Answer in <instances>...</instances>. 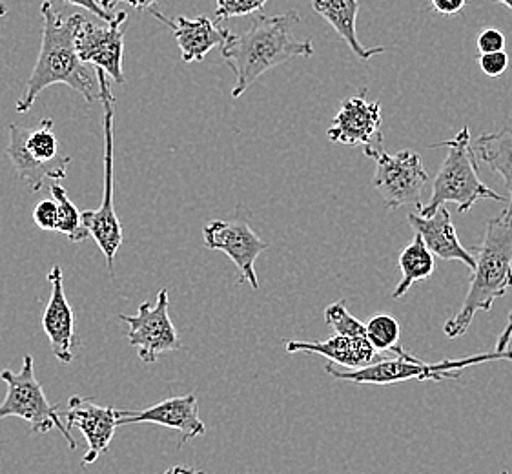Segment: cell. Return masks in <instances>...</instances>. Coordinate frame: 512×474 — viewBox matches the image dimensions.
I'll list each match as a JSON object with an SVG mask.
<instances>
[{
    "label": "cell",
    "mask_w": 512,
    "mask_h": 474,
    "mask_svg": "<svg viewBox=\"0 0 512 474\" xmlns=\"http://www.w3.org/2000/svg\"><path fill=\"white\" fill-rule=\"evenodd\" d=\"M41 15V53L15 108L17 114L30 112L37 97L53 84H66L88 103H101L97 75H93L90 66L79 59L75 50V37L81 24V13H73L68 19H64L61 13L53 8L50 0H44Z\"/></svg>",
    "instance_id": "obj_1"
},
{
    "label": "cell",
    "mask_w": 512,
    "mask_h": 474,
    "mask_svg": "<svg viewBox=\"0 0 512 474\" xmlns=\"http://www.w3.org/2000/svg\"><path fill=\"white\" fill-rule=\"evenodd\" d=\"M301 22L297 11L285 15H256L243 33H232L221 44L226 66L236 77L232 97L237 99L261 75L296 57H312V41H297L294 28Z\"/></svg>",
    "instance_id": "obj_2"
},
{
    "label": "cell",
    "mask_w": 512,
    "mask_h": 474,
    "mask_svg": "<svg viewBox=\"0 0 512 474\" xmlns=\"http://www.w3.org/2000/svg\"><path fill=\"white\" fill-rule=\"evenodd\" d=\"M476 267L471 285L456 316L445 323L447 338H460L471 327L478 312H489L494 301L512 287V219L505 216L489 219L482 243L474 248Z\"/></svg>",
    "instance_id": "obj_3"
},
{
    "label": "cell",
    "mask_w": 512,
    "mask_h": 474,
    "mask_svg": "<svg viewBox=\"0 0 512 474\" xmlns=\"http://www.w3.org/2000/svg\"><path fill=\"white\" fill-rule=\"evenodd\" d=\"M436 146H447L449 152L434 179L431 199L427 201V205L418 208L421 217H431L438 208L445 207L447 203H456L458 212L465 214L482 199H492L498 203L507 201L502 194H496L483 183L480 177V161L472 150L471 132L467 126H463L454 139L438 143L432 148Z\"/></svg>",
    "instance_id": "obj_4"
},
{
    "label": "cell",
    "mask_w": 512,
    "mask_h": 474,
    "mask_svg": "<svg viewBox=\"0 0 512 474\" xmlns=\"http://www.w3.org/2000/svg\"><path fill=\"white\" fill-rule=\"evenodd\" d=\"M511 361L512 351H494L485 352V354H474L467 358H458V360L441 361H423L410 356L409 352H396V358H387V360L372 361L363 369L356 371H338L334 363H327L325 371L341 382L363 383V385H392V383L401 382H441V380H458L461 371L474 365H482L489 361Z\"/></svg>",
    "instance_id": "obj_5"
},
{
    "label": "cell",
    "mask_w": 512,
    "mask_h": 474,
    "mask_svg": "<svg viewBox=\"0 0 512 474\" xmlns=\"http://www.w3.org/2000/svg\"><path fill=\"white\" fill-rule=\"evenodd\" d=\"M55 124L44 117L35 126L10 124V145L6 154L17 176L30 192H41L50 181H61L72 165L70 155L61 154Z\"/></svg>",
    "instance_id": "obj_6"
},
{
    "label": "cell",
    "mask_w": 512,
    "mask_h": 474,
    "mask_svg": "<svg viewBox=\"0 0 512 474\" xmlns=\"http://www.w3.org/2000/svg\"><path fill=\"white\" fill-rule=\"evenodd\" d=\"M97 81L103 104L104 128V192L103 203L97 210L82 212V225L95 239L97 247L106 258L110 276H115V256L123 245L124 232L121 219L113 207V117H115V97L110 88V77L97 68Z\"/></svg>",
    "instance_id": "obj_7"
},
{
    "label": "cell",
    "mask_w": 512,
    "mask_h": 474,
    "mask_svg": "<svg viewBox=\"0 0 512 474\" xmlns=\"http://www.w3.org/2000/svg\"><path fill=\"white\" fill-rule=\"evenodd\" d=\"M22 363L24 365L19 374L10 369L0 372V380L8 385L6 398L0 403V420L17 416L30 423L31 433L35 434H46L57 429L70 444V449H77V442L62 422L59 407L48 402L41 382L35 376V361L30 354L24 356Z\"/></svg>",
    "instance_id": "obj_8"
},
{
    "label": "cell",
    "mask_w": 512,
    "mask_h": 474,
    "mask_svg": "<svg viewBox=\"0 0 512 474\" xmlns=\"http://www.w3.org/2000/svg\"><path fill=\"white\" fill-rule=\"evenodd\" d=\"M365 154L376 163L372 185L385 207L389 210H398L407 205L421 208L429 185V174L420 155L410 150H401L392 155L372 146L365 148Z\"/></svg>",
    "instance_id": "obj_9"
},
{
    "label": "cell",
    "mask_w": 512,
    "mask_h": 474,
    "mask_svg": "<svg viewBox=\"0 0 512 474\" xmlns=\"http://www.w3.org/2000/svg\"><path fill=\"white\" fill-rule=\"evenodd\" d=\"M168 289L159 290L157 301H143L135 316L119 314V320L128 325V341L137 349L139 360L154 365L163 352L179 351L183 347L174 323L168 314Z\"/></svg>",
    "instance_id": "obj_10"
},
{
    "label": "cell",
    "mask_w": 512,
    "mask_h": 474,
    "mask_svg": "<svg viewBox=\"0 0 512 474\" xmlns=\"http://www.w3.org/2000/svg\"><path fill=\"white\" fill-rule=\"evenodd\" d=\"M203 241L210 250H219L232 259L239 272L237 283H250L259 289L256 261L270 245L257 236L246 219H214L203 228Z\"/></svg>",
    "instance_id": "obj_11"
},
{
    "label": "cell",
    "mask_w": 512,
    "mask_h": 474,
    "mask_svg": "<svg viewBox=\"0 0 512 474\" xmlns=\"http://www.w3.org/2000/svg\"><path fill=\"white\" fill-rule=\"evenodd\" d=\"M126 22V11H119L112 22H106V26L93 24L82 17L75 37V50L79 59L103 70L110 77V81L117 84L126 83L123 72Z\"/></svg>",
    "instance_id": "obj_12"
},
{
    "label": "cell",
    "mask_w": 512,
    "mask_h": 474,
    "mask_svg": "<svg viewBox=\"0 0 512 474\" xmlns=\"http://www.w3.org/2000/svg\"><path fill=\"white\" fill-rule=\"evenodd\" d=\"M381 123V104L367 101L365 90L341 103L332 126L328 128V139L339 145L379 148L383 143Z\"/></svg>",
    "instance_id": "obj_13"
},
{
    "label": "cell",
    "mask_w": 512,
    "mask_h": 474,
    "mask_svg": "<svg viewBox=\"0 0 512 474\" xmlns=\"http://www.w3.org/2000/svg\"><path fill=\"white\" fill-rule=\"evenodd\" d=\"M117 409L112 405H97L93 398H82V396H72L68 402V409L62 413V422L68 431L77 427L82 436L86 438L88 451L82 456L81 465L95 464L101 454L108 451L112 444L115 429L119 427L117 423Z\"/></svg>",
    "instance_id": "obj_14"
},
{
    "label": "cell",
    "mask_w": 512,
    "mask_h": 474,
    "mask_svg": "<svg viewBox=\"0 0 512 474\" xmlns=\"http://www.w3.org/2000/svg\"><path fill=\"white\" fill-rule=\"evenodd\" d=\"M115 414H117L119 425L155 423V425H163V427L179 431L181 433L179 447L206 433V425L199 418L195 392H190L185 396L166 398L163 402L155 403V405L139 409V411H117Z\"/></svg>",
    "instance_id": "obj_15"
},
{
    "label": "cell",
    "mask_w": 512,
    "mask_h": 474,
    "mask_svg": "<svg viewBox=\"0 0 512 474\" xmlns=\"http://www.w3.org/2000/svg\"><path fill=\"white\" fill-rule=\"evenodd\" d=\"M64 276L59 265H53L48 281L52 285L50 301L42 316V329L46 332L53 356L61 363H72L73 351L79 345L75 338V316H73L72 305L66 298L64 292Z\"/></svg>",
    "instance_id": "obj_16"
},
{
    "label": "cell",
    "mask_w": 512,
    "mask_h": 474,
    "mask_svg": "<svg viewBox=\"0 0 512 474\" xmlns=\"http://www.w3.org/2000/svg\"><path fill=\"white\" fill-rule=\"evenodd\" d=\"M157 21L163 22L174 33L175 42L181 50V59L185 62H201L216 46H221L230 35V31L221 26V22L208 17L186 19L177 17L168 19L161 11L150 10Z\"/></svg>",
    "instance_id": "obj_17"
},
{
    "label": "cell",
    "mask_w": 512,
    "mask_h": 474,
    "mask_svg": "<svg viewBox=\"0 0 512 474\" xmlns=\"http://www.w3.org/2000/svg\"><path fill=\"white\" fill-rule=\"evenodd\" d=\"M409 225L423 239L434 258L438 256L443 261H460L471 270L476 267L474 254L461 245L456 227L452 223L451 212L447 208H438L431 217L409 214Z\"/></svg>",
    "instance_id": "obj_18"
},
{
    "label": "cell",
    "mask_w": 512,
    "mask_h": 474,
    "mask_svg": "<svg viewBox=\"0 0 512 474\" xmlns=\"http://www.w3.org/2000/svg\"><path fill=\"white\" fill-rule=\"evenodd\" d=\"M285 351L288 354L307 352V354H319L327 358L328 363H338L341 367L356 371L370 365L376 360L378 352L370 345L365 336H341L334 334L325 341H287Z\"/></svg>",
    "instance_id": "obj_19"
},
{
    "label": "cell",
    "mask_w": 512,
    "mask_h": 474,
    "mask_svg": "<svg viewBox=\"0 0 512 474\" xmlns=\"http://www.w3.org/2000/svg\"><path fill=\"white\" fill-rule=\"evenodd\" d=\"M312 8L336 30L343 41L347 42V46L356 53L359 61H370L372 57L387 52L383 46L367 50L365 44L359 42L356 31L359 0H312Z\"/></svg>",
    "instance_id": "obj_20"
},
{
    "label": "cell",
    "mask_w": 512,
    "mask_h": 474,
    "mask_svg": "<svg viewBox=\"0 0 512 474\" xmlns=\"http://www.w3.org/2000/svg\"><path fill=\"white\" fill-rule=\"evenodd\" d=\"M472 150L483 165L489 166L494 174L502 176L509 192V207L502 216L512 219V124L500 128L498 132L483 134L474 141Z\"/></svg>",
    "instance_id": "obj_21"
},
{
    "label": "cell",
    "mask_w": 512,
    "mask_h": 474,
    "mask_svg": "<svg viewBox=\"0 0 512 474\" xmlns=\"http://www.w3.org/2000/svg\"><path fill=\"white\" fill-rule=\"evenodd\" d=\"M398 263H400L403 278H401L400 285L392 292V299L403 298L414 283L431 278L434 268H436L434 254L418 234L414 236L407 247L403 248Z\"/></svg>",
    "instance_id": "obj_22"
},
{
    "label": "cell",
    "mask_w": 512,
    "mask_h": 474,
    "mask_svg": "<svg viewBox=\"0 0 512 474\" xmlns=\"http://www.w3.org/2000/svg\"><path fill=\"white\" fill-rule=\"evenodd\" d=\"M50 188V196L57 203V230L62 236L68 237L73 243H79L88 239L90 234L86 227L82 225L81 212L75 207L72 199L68 197V192L64 190V186L59 185L57 181L48 183Z\"/></svg>",
    "instance_id": "obj_23"
},
{
    "label": "cell",
    "mask_w": 512,
    "mask_h": 474,
    "mask_svg": "<svg viewBox=\"0 0 512 474\" xmlns=\"http://www.w3.org/2000/svg\"><path fill=\"white\" fill-rule=\"evenodd\" d=\"M400 336V323L390 314H376L365 323V338L378 354L398 351Z\"/></svg>",
    "instance_id": "obj_24"
},
{
    "label": "cell",
    "mask_w": 512,
    "mask_h": 474,
    "mask_svg": "<svg viewBox=\"0 0 512 474\" xmlns=\"http://www.w3.org/2000/svg\"><path fill=\"white\" fill-rule=\"evenodd\" d=\"M325 323L332 327L334 334L341 336H365V325L354 318L347 309V301L339 299L325 309Z\"/></svg>",
    "instance_id": "obj_25"
},
{
    "label": "cell",
    "mask_w": 512,
    "mask_h": 474,
    "mask_svg": "<svg viewBox=\"0 0 512 474\" xmlns=\"http://www.w3.org/2000/svg\"><path fill=\"white\" fill-rule=\"evenodd\" d=\"M268 0H217V21L254 15L263 10Z\"/></svg>",
    "instance_id": "obj_26"
},
{
    "label": "cell",
    "mask_w": 512,
    "mask_h": 474,
    "mask_svg": "<svg viewBox=\"0 0 512 474\" xmlns=\"http://www.w3.org/2000/svg\"><path fill=\"white\" fill-rule=\"evenodd\" d=\"M33 221L35 225L46 230V232H55L57 230V203L50 199H42L35 208H33Z\"/></svg>",
    "instance_id": "obj_27"
},
{
    "label": "cell",
    "mask_w": 512,
    "mask_h": 474,
    "mask_svg": "<svg viewBox=\"0 0 512 474\" xmlns=\"http://www.w3.org/2000/svg\"><path fill=\"white\" fill-rule=\"evenodd\" d=\"M478 64L487 77H502L509 68V55L505 52L480 53Z\"/></svg>",
    "instance_id": "obj_28"
},
{
    "label": "cell",
    "mask_w": 512,
    "mask_h": 474,
    "mask_svg": "<svg viewBox=\"0 0 512 474\" xmlns=\"http://www.w3.org/2000/svg\"><path fill=\"white\" fill-rule=\"evenodd\" d=\"M478 52L480 53H496L505 50V35L496 28H485L478 35Z\"/></svg>",
    "instance_id": "obj_29"
},
{
    "label": "cell",
    "mask_w": 512,
    "mask_h": 474,
    "mask_svg": "<svg viewBox=\"0 0 512 474\" xmlns=\"http://www.w3.org/2000/svg\"><path fill=\"white\" fill-rule=\"evenodd\" d=\"M66 4H72V6H79L82 10L92 13L95 17L103 19L104 22H112L115 19V15H112L110 11L104 10L99 0H64Z\"/></svg>",
    "instance_id": "obj_30"
},
{
    "label": "cell",
    "mask_w": 512,
    "mask_h": 474,
    "mask_svg": "<svg viewBox=\"0 0 512 474\" xmlns=\"http://www.w3.org/2000/svg\"><path fill=\"white\" fill-rule=\"evenodd\" d=\"M431 4L432 10L438 11L445 17H451V15H458L467 6V0H431Z\"/></svg>",
    "instance_id": "obj_31"
},
{
    "label": "cell",
    "mask_w": 512,
    "mask_h": 474,
    "mask_svg": "<svg viewBox=\"0 0 512 474\" xmlns=\"http://www.w3.org/2000/svg\"><path fill=\"white\" fill-rule=\"evenodd\" d=\"M101 2V6H103L104 10L110 11L112 13L113 8L117 6V4H130L132 8L135 10H152L157 2H161V0H99Z\"/></svg>",
    "instance_id": "obj_32"
},
{
    "label": "cell",
    "mask_w": 512,
    "mask_h": 474,
    "mask_svg": "<svg viewBox=\"0 0 512 474\" xmlns=\"http://www.w3.org/2000/svg\"><path fill=\"white\" fill-rule=\"evenodd\" d=\"M512 338V312L509 314V320H507V325H505V329L502 330V334H500V338H498V343H496V351H507L509 349V343H511Z\"/></svg>",
    "instance_id": "obj_33"
},
{
    "label": "cell",
    "mask_w": 512,
    "mask_h": 474,
    "mask_svg": "<svg viewBox=\"0 0 512 474\" xmlns=\"http://www.w3.org/2000/svg\"><path fill=\"white\" fill-rule=\"evenodd\" d=\"M164 474H205V471H197V469L185 467V465H175V467L168 469Z\"/></svg>",
    "instance_id": "obj_34"
},
{
    "label": "cell",
    "mask_w": 512,
    "mask_h": 474,
    "mask_svg": "<svg viewBox=\"0 0 512 474\" xmlns=\"http://www.w3.org/2000/svg\"><path fill=\"white\" fill-rule=\"evenodd\" d=\"M492 2H496V4H503V6H507L509 10H512V0H492Z\"/></svg>",
    "instance_id": "obj_35"
},
{
    "label": "cell",
    "mask_w": 512,
    "mask_h": 474,
    "mask_svg": "<svg viewBox=\"0 0 512 474\" xmlns=\"http://www.w3.org/2000/svg\"><path fill=\"white\" fill-rule=\"evenodd\" d=\"M4 15H8V6L0 0V17H4Z\"/></svg>",
    "instance_id": "obj_36"
},
{
    "label": "cell",
    "mask_w": 512,
    "mask_h": 474,
    "mask_svg": "<svg viewBox=\"0 0 512 474\" xmlns=\"http://www.w3.org/2000/svg\"><path fill=\"white\" fill-rule=\"evenodd\" d=\"M502 474H509V473H507V471H502Z\"/></svg>",
    "instance_id": "obj_37"
}]
</instances>
